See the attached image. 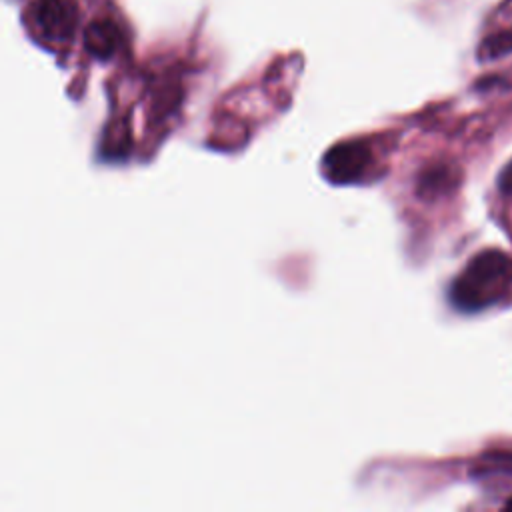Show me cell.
<instances>
[{"instance_id": "obj_1", "label": "cell", "mask_w": 512, "mask_h": 512, "mask_svg": "<svg viewBox=\"0 0 512 512\" xmlns=\"http://www.w3.org/2000/svg\"><path fill=\"white\" fill-rule=\"evenodd\" d=\"M512 284V258L500 250L476 254L450 286V300L464 312H476L504 298Z\"/></svg>"}, {"instance_id": "obj_2", "label": "cell", "mask_w": 512, "mask_h": 512, "mask_svg": "<svg viewBox=\"0 0 512 512\" xmlns=\"http://www.w3.org/2000/svg\"><path fill=\"white\" fill-rule=\"evenodd\" d=\"M34 28L48 42H68L78 24L74 0H36L30 6Z\"/></svg>"}, {"instance_id": "obj_4", "label": "cell", "mask_w": 512, "mask_h": 512, "mask_svg": "<svg viewBox=\"0 0 512 512\" xmlns=\"http://www.w3.org/2000/svg\"><path fill=\"white\" fill-rule=\"evenodd\" d=\"M120 44H122V32L118 24L110 18L94 20L84 28V46L98 60L112 58L118 52Z\"/></svg>"}, {"instance_id": "obj_6", "label": "cell", "mask_w": 512, "mask_h": 512, "mask_svg": "<svg viewBox=\"0 0 512 512\" xmlns=\"http://www.w3.org/2000/svg\"><path fill=\"white\" fill-rule=\"evenodd\" d=\"M508 52H512V34L510 32H498V34L486 36L482 40L478 56H480V60H492V58H500Z\"/></svg>"}, {"instance_id": "obj_3", "label": "cell", "mask_w": 512, "mask_h": 512, "mask_svg": "<svg viewBox=\"0 0 512 512\" xmlns=\"http://www.w3.org/2000/svg\"><path fill=\"white\" fill-rule=\"evenodd\" d=\"M370 158L372 154L366 144H338L324 156V172L336 182H352L366 172Z\"/></svg>"}, {"instance_id": "obj_5", "label": "cell", "mask_w": 512, "mask_h": 512, "mask_svg": "<svg viewBox=\"0 0 512 512\" xmlns=\"http://www.w3.org/2000/svg\"><path fill=\"white\" fill-rule=\"evenodd\" d=\"M456 184V172L448 166H434L420 178V194L432 196L450 190Z\"/></svg>"}, {"instance_id": "obj_7", "label": "cell", "mask_w": 512, "mask_h": 512, "mask_svg": "<svg viewBox=\"0 0 512 512\" xmlns=\"http://www.w3.org/2000/svg\"><path fill=\"white\" fill-rule=\"evenodd\" d=\"M498 184H500V190H502L504 194H510V196H512V162L502 170Z\"/></svg>"}]
</instances>
